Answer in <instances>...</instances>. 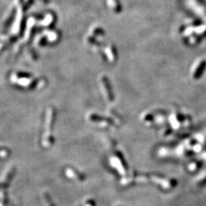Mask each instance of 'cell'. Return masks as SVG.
Segmentation results:
<instances>
[{
  "instance_id": "obj_5",
  "label": "cell",
  "mask_w": 206,
  "mask_h": 206,
  "mask_svg": "<svg viewBox=\"0 0 206 206\" xmlns=\"http://www.w3.org/2000/svg\"><path fill=\"white\" fill-rule=\"evenodd\" d=\"M56 21V16L53 11H48L46 14L45 17H43V21L40 22V24L43 27H47V29L51 28L53 27Z\"/></svg>"
},
{
  "instance_id": "obj_3",
  "label": "cell",
  "mask_w": 206,
  "mask_h": 206,
  "mask_svg": "<svg viewBox=\"0 0 206 206\" xmlns=\"http://www.w3.org/2000/svg\"><path fill=\"white\" fill-rule=\"evenodd\" d=\"M55 118H56V110L53 107H50L47 109V116H46V131L51 133V130L53 129V124L55 122Z\"/></svg>"
},
{
  "instance_id": "obj_13",
  "label": "cell",
  "mask_w": 206,
  "mask_h": 206,
  "mask_svg": "<svg viewBox=\"0 0 206 206\" xmlns=\"http://www.w3.org/2000/svg\"><path fill=\"white\" fill-rule=\"evenodd\" d=\"M0 203H2L3 205H5L7 203L6 195L4 191H0Z\"/></svg>"
},
{
  "instance_id": "obj_2",
  "label": "cell",
  "mask_w": 206,
  "mask_h": 206,
  "mask_svg": "<svg viewBox=\"0 0 206 206\" xmlns=\"http://www.w3.org/2000/svg\"><path fill=\"white\" fill-rule=\"evenodd\" d=\"M21 11V10H20ZM24 11H20V14H18L17 16L16 21H14V34H21L24 32V29L26 27V19L25 16L24 15Z\"/></svg>"
},
{
  "instance_id": "obj_16",
  "label": "cell",
  "mask_w": 206,
  "mask_h": 206,
  "mask_svg": "<svg viewBox=\"0 0 206 206\" xmlns=\"http://www.w3.org/2000/svg\"><path fill=\"white\" fill-rule=\"evenodd\" d=\"M84 206H92V203H89V201H86L84 204Z\"/></svg>"
},
{
  "instance_id": "obj_11",
  "label": "cell",
  "mask_w": 206,
  "mask_h": 206,
  "mask_svg": "<svg viewBox=\"0 0 206 206\" xmlns=\"http://www.w3.org/2000/svg\"><path fill=\"white\" fill-rule=\"evenodd\" d=\"M27 55H28L29 58H30L31 60H34V61L37 60V58H38V56H37L36 51L32 48L27 49Z\"/></svg>"
},
{
  "instance_id": "obj_1",
  "label": "cell",
  "mask_w": 206,
  "mask_h": 206,
  "mask_svg": "<svg viewBox=\"0 0 206 206\" xmlns=\"http://www.w3.org/2000/svg\"><path fill=\"white\" fill-rule=\"evenodd\" d=\"M11 81L24 89H32L37 85V80H33L31 75L24 72H18L13 74L11 77Z\"/></svg>"
},
{
  "instance_id": "obj_7",
  "label": "cell",
  "mask_w": 206,
  "mask_h": 206,
  "mask_svg": "<svg viewBox=\"0 0 206 206\" xmlns=\"http://www.w3.org/2000/svg\"><path fill=\"white\" fill-rule=\"evenodd\" d=\"M53 141H54V138H53V135L51 133L49 132H44L43 136V140H42V144L45 147H49L53 144Z\"/></svg>"
},
{
  "instance_id": "obj_17",
  "label": "cell",
  "mask_w": 206,
  "mask_h": 206,
  "mask_svg": "<svg viewBox=\"0 0 206 206\" xmlns=\"http://www.w3.org/2000/svg\"><path fill=\"white\" fill-rule=\"evenodd\" d=\"M42 2H43V3H45V4H47V3H49V2H50V0H40Z\"/></svg>"
},
{
  "instance_id": "obj_15",
  "label": "cell",
  "mask_w": 206,
  "mask_h": 206,
  "mask_svg": "<svg viewBox=\"0 0 206 206\" xmlns=\"http://www.w3.org/2000/svg\"><path fill=\"white\" fill-rule=\"evenodd\" d=\"M6 48V43L5 42H0V52L3 51Z\"/></svg>"
},
{
  "instance_id": "obj_4",
  "label": "cell",
  "mask_w": 206,
  "mask_h": 206,
  "mask_svg": "<svg viewBox=\"0 0 206 206\" xmlns=\"http://www.w3.org/2000/svg\"><path fill=\"white\" fill-rule=\"evenodd\" d=\"M44 35L47 37L48 43H56L61 38V33L58 30L49 28L44 32Z\"/></svg>"
},
{
  "instance_id": "obj_9",
  "label": "cell",
  "mask_w": 206,
  "mask_h": 206,
  "mask_svg": "<svg viewBox=\"0 0 206 206\" xmlns=\"http://www.w3.org/2000/svg\"><path fill=\"white\" fill-rule=\"evenodd\" d=\"M14 18H15V10L12 9V10H11V12H10V14H9V15H8V18H7V19L5 20V23H4V27H9V26L11 25V24H12L13 21H14Z\"/></svg>"
},
{
  "instance_id": "obj_8",
  "label": "cell",
  "mask_w": 206,
  "mask_h": 206,
  "mask_svg": "<svg viewBox=\"0 0 206 206\" xmlns=\"http://www.w3.org/2000/svg\"><path fill=\"white\" fill-rule=\"evenodd\" d=\"M14 173V169L12 167L10 168V169H8V170H7L6 172H5V174H4L3 178H2V181L0 182L1 183H2V185H3V186H5V185H8V183L10 182V180L11 179V178H12Z\"/></svg>"
},
{
  "instance_id": "obj_14",
  "label": "cell",
  "mask_w": 206,
  "mask_h": 206,
  "mask_svg": "<svg viewBox=\"0 0 206 206\" xmlns=\"http://www.w3.org/2000/svg\"><path fill=\"white\" fill-rule=\"evenodd\" d=\"M8 156V150L3 149V150H0V157H5Z\"/></svg>"
},
{
  "instance_id": "obj_6",
  "label": "cell",
  "mask_w": 206,
  "mask_h": 206,
  "mask_svg": "<svg viewBox=\"0 0 206 206\" xmlns=\"http://www.w3.org/2000/svg\"><path fill=\"white\" fill-rule=\"evenodd\" d=\"M66 174L68 177L72 179L77 181H82L85 179V175L83 174L80 173L77 170L72 169V168H67L66 170Z\"/></svg>"
},
{
  "instance_id": "obj_10",
  "label": "cell",
  "mask_w": 206,
  "mask_h": 206,
  "mask_svg": "<svg viewBox=\"0 0 206 206\" xmlns=\"http://www.w3.org/2000/svg\"><path fill=\"white\" fill-rule=\"evenodd\" d=\"M47 43H48V40H47L45 35L40 36V37H38V38L36 40V45L38 46V47H45L46 45H47Z\"/></svg>"
},
{
  "instance_id": "obj_12",
  "label": "cell",
  "mask_w": 206,
  "mask_h": 206,
  "mask_svg": "<svg viewBox=\"0 0 206 206\" xmlns=\"http://www.w3.org/2000/svg\"><path fill=\"white\" fill-rule=\"evenodd\" d=\"M43 198H44V200H45V202L47 206H55V204H53V201H51V198L49 196V195L47 193H45L43 195Z\"/></svg>"
}]
</instances>
